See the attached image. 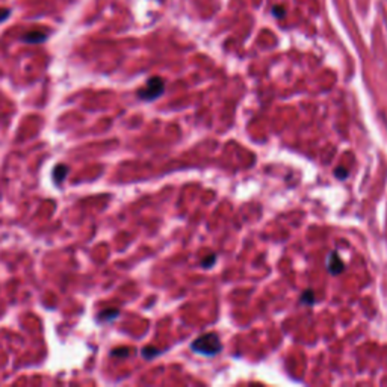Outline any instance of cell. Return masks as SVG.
<instances>
[{
    "mask_svg": "<svg viewBox=\"0 0 387 387\" xmlns=\"http://www.w3.org/2000/svg\"><path fill=\"white\" fill-rule=\"evenodd\" d=\"M191 349L201 356L212 357L220 354L223 349V343L220 341V336L216 333H205L191 343Z\"/></svg>",
    "mask_w": 387,
    "mask_h": 387,
    "instance_id": "1",
    "label": "cell"
},
{
    "mask_svg": "<svg viewBox=\"0 0 387 387\" xmlns=\"http://www.w3.org/2000/svg\"><path fill=\"white\" fill-rule=\"evenodd\" d=\"M165 91V82L160 77H151L147 80L145 87L138 91V97L145 102H151V100L159 98Z\"/></svg>",
    "mask_w": 387,
    "mask_h": 387,
    "instance_id": "2",
    "label": "cell"
},
{
    "mask_svg": "<svg viewBox=\"0 0 387 387\" xmlns=\"http://www.w3.org/2000/svg\"><path fill=\"white\" fill-rule=\"evenodd\" d=\"M327 268H328V273L331 275H341L343 273V269H345V263L338 256V253H331L330 257H328Z\"/></svg>",
    "mask_w": 387,
    "mask_h": 387,
    "instance_id": "3",
    "label": "cell"
},
{
    "mask_svg": "<svg viewBox=\"0 0 387 387\" xmlns=\"http://www.w3.org/2000/svg\"><path fill=\"white\" fill-rule=\"evenodd\" d=\"M47 33L41 32V30H30L22 37V40L27 44H41L47 40Z\"/></svg>",
    "mask_w": 387,
    "mask_h": 387,
    "instance_id": "4",
    "label": "cell"
},
{
    "mask_svg": "<svg viewBox=\"0 0 387 387\" xmlns=\"http://www.w3.org/2000/svg\"><path fill=\"white\" fill-rule=\"evenodd\" d=\"M68 174V166L67 165H56L55 170H53V180L56 183H62Z\"/></svg>",
    "mask_w": 387,
    "mask_h": 387,
    "instance_id": "5",
    "label": "cell"
},
{
    "mask_svg": "<svg viewBox=\"0 0 387 387\" xmlns=\"http://www.w3.org/2000/svg\"><path fill=\"white\" fill-rule=\"evenodd\" d=\"M301 302L302 304H315V294H313V291L312 289H307V291H304V294L301 295Z\"/></svg>",
    "mask_w": 387,
    "mask_h": 387,
    "instance_id": "6",
    "label": "cell"
},
{
    "mask_svg": "<svg viewBox=\"0 0 387 387\" xmlns=\"http://www.w3.org/2000/svg\"><path fill=\"white\" fill-rule=\"evenodd\" d=\"M116 315H118V310L116 309H112V310H105V312H102L98 315V319L100 321H111V319H114V318H116Z\"/></svg>",
    "mask_w": 387,
    "mask_h": 387,
    "instance_id": "7",
    "label": "cell"
},
{
    "mask_svg": "<svg viewBox=\"0 0 387 387\" xmlns=\"http://www.w3.org/2000/svg\"><path fill=\"white\" fill-rule=\"evenodd\" d=\"M158 354H160V351H159V349H156V348L147 346V348H144V349H142V356H144V359H147V360H151L153 357H156Z\"/></svg>",
    "mask_w": 387,
    "mask_h": 387,
    "instance_id": "8",
    "label": "cell"
},
{
    "mask_svg": "<svg viewBox=\"0 0 387 387\" xmlns=\"http://www.w3.org/2000/svg\"><path fill=\"white\" fill-rule=\"evenodd\" d=\"M334 176H336V179H339V180H345L348 177V170H346V168H343V166H338L334 170Z\"/></svg>",
    "mask_w": 387,
    "mask_h": 387,
    "instance_id": "9",
    "label": "cell"
},
{
    "mask_svg": "<svg viewBox=\"0 0 387 387\" xmlns=\"http://www.w3.org/2000/svg\"><path fill=\"white\" fill-rule=\"evenodd\" d=\"M215 262H216V254H210V256H207V257H205L203 260H201V266L207 269V268L213 266Z\"/></svg>",
    "mask_w": 387,
    "mask_h": 387,
    "instance_id": "10",
    "label": "cell"
},
{
    "mask_svg": "<svg viewBox=\"0 0 387 387\" xmlns=\"http://www.w3.org/2000/svg\"><path fill=\"white\" fill-rule=\"evenodd\" d=\"M112 356H114V357H127V356H129V349H127V348H123V349H114V351H112Z\"/></svg>",
    "mask_w": 387,
    "mask_h": 387,
    "instance_id": "11",
    "label": "cell"
},
{
    "mask_svg": "<svg viewBox=\"0 0 387 387\" xmlns=\"http://www.w3.org/2000/svg\"><path fill=\"white\" fill-rule=\"evenodd\" d=\"M11 14V9L6 8H0V22H5Z\"/></svg>",
    "mask_w": 387,
    "mask_h": 387,
    "instance_id": "12",
    "label": "cell"
},
{
    "mask_svg": "<svg viewBox=\"0 0 387 387\" xmlns=\"http://www.w3.org/2000/svg\"><path fill=\"white\" fill-rule=\"evenodd\" d=\"M274 14H275V15L278 17V19H280V17H283V14H284V12H283V11H280V9H274Z\"/></svg>",
    "mask_w": 387,
    "mask_h": 387,
    "instance_id": "13",
    "label": "cell"
}]
</instances>
